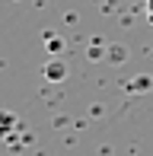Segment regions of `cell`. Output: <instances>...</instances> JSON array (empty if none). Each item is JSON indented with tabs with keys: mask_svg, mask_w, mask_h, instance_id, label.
I'll return each instance as SVG.
<instances>
[{
	"mask_svg": "<svg viewBox=\"0 0 153 156\" xmlns=\"http://www.w3.org/2000/svg\"><path fill=\"white\" fill-rule=\"evenodd\" d=\"M147 16H150V23H153V0H147Z\"/></svg>",
	"mask_w": 153,
	"mask_h": 156,
	"instance_id": "1",
	"label": "cell"
}]
</instances>
